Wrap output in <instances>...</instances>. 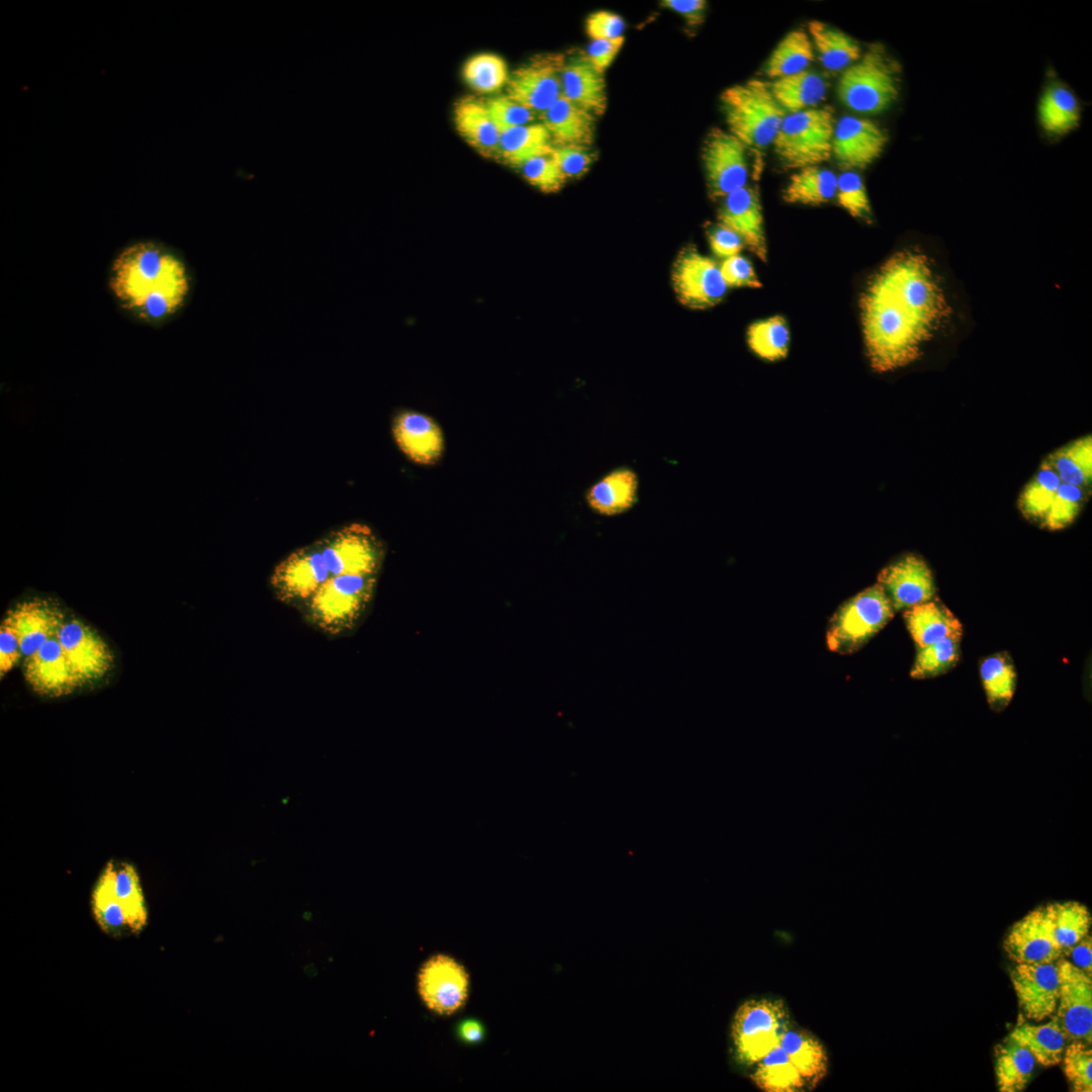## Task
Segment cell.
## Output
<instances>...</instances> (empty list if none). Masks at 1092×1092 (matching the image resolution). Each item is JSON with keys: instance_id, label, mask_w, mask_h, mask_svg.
<instances>
[{"instance_id": "cell-1", "label": "cell", "mask_w": 1092, "mask_h": 1092, "mask_svg": "<svg viewBox=\"0 0 1092 1092\" xmlns=\"http://www.w3.org/2000/svg\"><path fill=\"white\" fill-rule=\"evenodd\" d=\"M859 311L867 355L877 372L916 361L952 314L933 261L918 249L898 251L879 267L860 294Z\"/></svg>"}, {"instance_id": "cell-2", "label": "cell", "mask_w": 1092, "mask_h": 1092, "mask_svg": "<svg viewBox=\"0 0 1092 1092\" xmlns=\"http://www.w3.org/2000/svg\"><path fill=\"white\" fill-rule=\"evenodd\" d=\"M108 285L120 308L146 323L175 314L190 288L185 264L155 241L123 248L111 263Z\"/></svg>"}, {"instance_id": "cell-3", "label": "cell", "mask_w": 1092, "mask_h": 1092, "mask_svg": "<svg viewBox=\"0 0 1092 1092\" xmlns=\"http://www.w3.org/2000/svg\"><path fill=\"white\" fill-rule=\"evenodd\" d=\"M720 105L728 131L746 148L762 149L772 144L788 114L775 99L769 83L760 79L726 88L720 95Z\"/></svg>"}, {"instance_id": "cell-4", "label": "cell", "mask_w": 1092, "mask_h": 1092, "mask_svg": "<svg viewBox=\"0 0 1092 1092\" xmlns=\"http://www.w3.org/2000/svg\"><path fill=\"white\" fill-rule=\"evenodd\" d=\"M378 575H335L299 609L305 621L321 632L338 636L353 630L368 610Z\"/></svg>"}, {"instance_id": "cell-5", "label": "cell", "mask_w": 1092, "mask_h": 1092, "mask_svg": "<svg viewBox=\"0 0 1092 1092\" xmlns=\"http://www.w3.org/2000/svg\"><path fill=\"white\" fill-rule=\"evenodd\" d=\"M900 67L881 43H872L861 57L843 70L837 84L839 100L849 109L876 114L887 109L900 93Z\"/></svg>"}, {"instance_id": "cell-6", "label": "cell", "mask_w": 1092, "mask_h": 1092, "mask_svg": "<svg viewBox=\"0 0 1092 1092\" xmlns=\"http://www.w3.org/2000/svg\"><path fill=\"white\" fill-rule=\"evenodd\" d=\"M835 123L829 106L788 113L772 142L779 160L797 170L827 162L832 157Z\"/></svg>"}, {"instance_id": "cell-7", "label": "cell", "mask_w": 1092, "mask_h": 1092, "mask_svg": "<svg viewBox=\"0 0 1092 1092\" xmlns=\"http://www.w3.org/2000/svg\"><path fill=\"white\" fill-rule=\"evenodd\" d=\"M894 609L879 583L843 603L830 619L826 643L847 654L858 650L893 618Z\"/></svg>"}, {"instance_id": "cell-8", "label": "cell", "mask_w": 1092, "mask_h": 1092, "mask_svg": "<svg viewBox=\"0 0 1092 1092\" xmlns=\"http://www.w3.org/2000/svg\"><path fill=\"white\" fill-rule=\"evenodd\" d=\"M791 1026L788 1008L781 999H749L741 1003L731 1021V1039L738 1061L755 1065L779 1044Z\"/></svg>"}, {"instance_id": "cell-9", "label": "cell", "mask_w": 1092, "mask_h": 1092, "mask_svg": "<svg viewBox=\"0 0 1092 1092\" xmlns=\"http://www.w3.org/2000/svg\"><path fill=\"white\" fill-rule=\"evenodd\" d=\"M325 558L331 576L378 575L384 548L366 525L343 526L314 542Z\"/></svg>"}, {"instance_id": "cell-10", "label": "cell", "mask_w": 1092, "mask_h": 1092, "mask_svg": "<svg viewBox=\"0 0 1092 1092\" xmlns=\"http://www.w3.org/2000/svg\"><path fill=\"white\" fill-rule=\"evenodd\" d=\"M701 158L708 194L713 200L723 199L746 186V147L728 130L711 128L704 139Z\"/></svg>"}, {"instance_id": "cell-11", "label": "cell", "mask_w": 1092, "mask_h": 1092, "mask_svg": "<svg viewBox=\"0 0 1092 1092\" xmlns=\"http://www.w3.org/2000/svg\"><path fill=\"white\" fill-rule=\"evenodd\" d=\"M671 282L678 301L693 309L715 306L728 288L717 262L694 246H687L678 253L671 269Z\"/></svg>"}, {"instance_id": "cell-12", "label": "cell", "mask_w": 1092, "mask_h": 1092, "mask_svg": "<svg viewBox=\"0 0 1092 1092\" xmlns=\"http://www.w3.org/2000/svg\"><path fill=\"white\" fill-rule=\"evenodd\" d=\"M331 577L315 543L300 547L273 568L269 583L281 603L300 608Z\"/></svg>"}, {"instance_id": "cell-13", "label": "cell", "mask_w": 1092, "mask_h": 1092, "mask_svg": "<svg viewBox=\"0 0 1092 1092\" xmlns=\"http://www.w3.org/2000/svg\"><path fill=\"white\" fill-rule=\"evenodd\" d=\"M562 54L534 56L513 72L507 83V95L535 112H544L561 96Z\"/></svg>"}, {"instance_id": "cell-14", "label": "cell", "mask_w": 1092, "mask_h": 1092, "mask_svg": "<svg viewBox=\"0 0 1092 1092\" xmlns=\"http://www.w3.org/2000/svg\"><path fill=\"white\" fill-rule=\"evenodd\" d=\"M1059 978V1001L1056 1017L1073 1040L1092 1041V976L1065 958L1056 962Z\"/></svg>"}, {"instance_id": "cell-15", "label": "cell", "mask_w": 1092, "mask_h": 1092, "mask_svg": "<svg viewBox=\"0 0 1092 1092\" xmlns=\"http://www.w3.org/2000/svg\"><path fill=\"white\" fill-rule=\"evenodd\" d=\"M1003 947L1015 964L1056 963L1064 958L1045 905L1030 910L1009 929Z\"/></svg>"}, {"instance_id": "cell-16", "label": "cell", "mask_w": 1092, "mask_h": 1092, "mask_svg": "<svg viewBox=\"0 0 1092 1092\" xmlns=\"http://www.w3.org/2000/svg\"><path fill=\"white\" fill-rule=\"evenodd\" d=\"M65 655L82 687L103 677L113 664V653L102 637L80 620L65 621L58 632Z\"/></svg>"}, {"instance_id": "cell-17", "label": "cell", "mask_w": 1092, "mask_h": 1092, "mask_svg": "<svg viewBox=\"0 0 1092 1092\" xmlns=\"http://www.w3.org/2000/svg\"><path fill=\"white\" fill-rule=\"evenodd\" d=\"M877 583L887 595L894 611L928 602L936 594L930 567L923 558L914 554L905 555L883 568Z\"/></svg>"}, {"instance_id": "cell-18", "label": "cell", "mask_w": 1092, "mask_h": 1092, "mask_svg": "<svg viewBox=\"0 0 1092 1092\" xmlns=\"http://www.w3.org/2000/svg\"><path fill=\"white\" fill-rule=\"evenodd\" d=\"M886 130L872 119L843 116L834 126L832 157L845 170L864 169L883 153Z\"/></svg>"}, {"instance_id": "cell-19", "label": "cell", "mask_w": 1092, "mask_h": 1092, "mask_svg": "<svg viewBox=\"0 0 1092 1092\" xmlns=\"http://www.w3.org/2000/svg\"><path fill=\"white\" fill-rule=\"evenodd\" d=\"M419 992L425 1004L439 1014H451L465 1002L468 976L454 959L438 954L422 967Z\"/></svg>"}, {"instance_id": "cell-20", "label": "cell", "mask_w": 1092, "mask_h": 1092, "mask_svg": "<svg viewBox=\"0 0 1092 1092\" xmlns=\"http://www.w3.org/2000/svg\"><path fill=\"white\" fill-rule=\"evenodd\" d=\"M1010 979L1022 1014L1030 1020L1052 1017L1059 1001L1056 963L1016 964Z\"/></svg>"}, {"instance_id": "cell-21", "label": "cell", "mask_w": 1092, "mask_h": 1092, "mask_svg": "<svg viewBox=\"0 0 1092 1092\" xmlns=\"http://www.w3.org/2000/svg\"><path fill=\"white\" fill-rule=\"evenodd\" d=\"M58 632L33 656L23 660L27 684L38 695L51 698L70 695L82 687L65 655Z\"/></svg>"}, {"instance_id": "cell-22", "label": "cell", "mask_w": 1092, "mask_h": 1092, "mask_svg": "<svg viewBox=\"0 0 1092 1092\" xmlns=\"http://www.w3.org/2000/svg\"><path fill=\"white\" fill-rule=\"evenodd\" d=\"M722 200L717 214L718 223L737 234L751 253L766 262L767 246L757 190L746 185Z\"/></svg>"}, {"instance_id": "cell-23", "label": "cell", "mask_w": 1092, "mask_h": 1092, "mask_svg": "<svg viewBox=\"0 0 1092 1092\" xmlns=\"http://www.w3.org/2000/svg\"><path fill=\"white\" fill-rule=\"evenodd\" d=\"M5 619L19 638L24 659L33 656L65 622L59 606L38 598L24 601L10 609Z\"/></svg>"}, {"instance_id": "cell-24", "label": "cell", "mask_w": 1092, "mask_h": 1092, "mask_svg": "<svg viewBox=\"0 0 1092 1092\" xmlns=\"http://www.w3.org/2000/svg\"><path fill=\"white\" fill-rule=\"evenodd\" d=\"M392 434L403 454L418 464H434L442 456L443 433L426 415L412 411L399 413L393 420Z\"/></svg>"}, {"instance_id": "cell-25", "label": "cell", "mask_w": 1092, "mask_h": 1092, "mask_svg": "<svg viewBox=\"0 0 1092 1092\" xmlns=\"http://www.w3.org/2000/svg\"><path fill=\"white\" fill-rule=\"evenodd\" d=\"M561 95L595 116L605 113L608 104L605 77L594 68L585 53L565 58Z\"/></svg>"}, {"instance_id": "cell-26", "label": "cell", "mask_w": 1092, "mask_h": 1092, "mask_svg": "<svg viewBox=\"0 0 1092 1092\" xmlns=\"http://www.w3.org/2000/svg\"><path fill=\"white\" fill-rule=\"evenodd\" d=\"M639 476L628 466L616 467L594 482L584 493L592 512L602 517H616L630 511L638 502Z\"/></svg>"}, {"instance_id": "cell-27", "label": "cell", "mask_w": 1092, "mask_h": 1092, "mask_svg": "<svg viewBox=\"0 0 1092 1092\" xmlns=\"http://www.w3.org/2000/svg\"><path fill=\"white\" fill-rule=\"evenodd\" d=\"M540 117L553 145L592 147L595 142L596 116L562 95Z\"/></svg>"}, {"instance_id": "cell-28", "label": "cell", "mask_w": 1092, "mask_h": 1092, "mask_svg": "<svg viewBox=\"0 0 1092 1092\" xmlns=\"http://www.w3.org/2000/svg\"><path fill=\"white\" fill-rule=\"evenodd\" d=\"M453 122L461 138L476 152L486 158H498L499 132L486 107V103L467 96L453 106Z\"/></svg>"}, {"instance_id": "cell-29", "label": "cell", "mask_w": 1092, "mask_h": 1092, "mask_svg": "<svg viewBox=\"0 0 1092 1092\" xmlns=\"http://www.w3.org/2000/svg\"><path fill=\"white\" fill-rule=\"evenodd\" d=\"M904 621L917 648L963 634L959 619L936 598L905 610Z\"/></svg>"}, {"instance_id": "cell-30", "label": "cell", "mask_w": 1092, "mask_h": 1092, "mask_svg": "<svg viewBox=\"0 0 1092 1092\" xmlns=\"http://www.w3.org/2000/svg\"><path fill=\"white\" fill-rule=\"evenodd\" d=\"M779 1044L810 1087L815 1088L826 1077L827 1052L814 1033L805 1028L790 1026L783 1033Z\"/></svg>"}, {"instance_id": "cell-31", "label": "cell", "mask_w": 1092, "mask_h": 1092, "mask_svg": "<svg viewBox=\"0 0 1092 1092\" xmlns=\"http://www.w3.org/2000/svg\"><path fill=\"white\" fill-rule=\"evenodd\" d=\"M807 28L819 60L827 70L843 71L862 55L858 42L835 26L820 20H810Z\"/></svg>"}, {"instance_id": "cell-32", "label": "cell", "mask_w": 1092, "mask_h": 1092, "mask_svg": "<svg viewBox=\"0 0 1092 1092\" xmlns=\"http://www.w3.org/2000/svg\"><path fill=\"white\" fill-rule=\"evenodd\" d=\"M103 871L108 876L115 897L127 913L134 933H141L148 924L149 912L136 869L126 861L109 860Z\"/></svg>"}, {"instance_id": "cell-33", "label": "cell", "mask_w": 1092, "mask_h": 1092, "mask_svg": "<svg viewBox=\"0 0 1092 1092\" xmlns=\"http://www.w3.org/2000/svg\"><path fill=\"white\" fill-rule=\"evenodd\" d=\"M1009 1037L1027 1049L1035 1063L1043 1067L1056 1066L1062 1062L1067 1037L1056 1016L1041 1025L1019 1023Z\"/></svg>"}, {"instance_id": "cell-34", "label": "cell", "mask_w": 1092, "mask_h": 1092, "mask_svg": "<svg viewBox=\"0 0 1092 1092\" xmlns=\"http://www.w3.org/2000/svg\"><path fill=\"white\" fill-rule=\"evenodd\" d=\"M770 91L787 113L816 107L826 96V83L817 74L803 71L769 83Z\"/></svg>"}, {"instance_id": "cell-35", "label": "cell", "mask_w": 1092, "mask_h": 1092, "mask_svg": "<svg viewBox=\"0 0 1092 1092\" xmlns=\"http://www.w3.org/2000/svg\"><path fill=\"white\" fill-rule=\"evenodd\" d=\"M553 149L550 133L542 123H529L512 128L499 136L498 158L506 164L520 168L525 162Z\"/></svg>"}, {"instance_id": "cell-36", "label": "cell", "mask_w": 1092, "mask_h": 1092, "mask_svg": "<svg viewBox=\"0 0 1092 1092\" xmlns=\"http://www.w3.org/2000/svg\"><path fill=\"white\" fill-rule=\"evenodd\" d=\"M837 176L830 170L810 166L791 175L783 191L787 203L818 206L835 197Z\"/></svg>"}, {"instance_id": "cell-37", "label": "cell", "mask_w": 1092, "mask_h": 1092, "mask_svg": "<svg viewBox=\"0 0 1092 1092\" xmlns=\"http://www.w3.org/2000/svg\"><path fill=\"white\" fill-rule=\"evenodd\" d=\"M1080 105L1074 93L1063 85L1048 87L1038 102V120L1050 134L1063 135L1080 121Z\"/></svg>"}, {"instance_id": "cell-38", "label": "cell", "mask_w": 1092, "mask_h": 1092, "mask_svg": "<svg viewBox=\"0 0 1092 1092\" xmlns=\"http://www.w3.org/2000/svg\"><path fill=\"white\" fill-rule=\"evenodd\" d=\"M814 60V47L803 28L789 31L776 46L764 72L774 80L806 71Z\"/></svg>"}, {"instance_id": "cell-39", "label": "cell", "mask_w": 1092, "mask_h": 1092, "mask_svg": "<svg viewBox=\"0 0 1092 1092\" xmlns=\"http://www.w3.org/2000/svg\"><path fill=\"white\" fill-rule=\"evenodd\" d=\"M1035 1066L1031 1053L1009 1036L995 1048V1074L1000 1092L1022 1091Z\"/></svg>"}, {"instance_id": "cell-40", "label": "cell", "mask_w": 1092, "mask_h": 1092, "mask_svg": "<svg viewBox=\"0 0 1092 1092\" xmlns=\"http://www.w3.org/2000/svg\"><path fill=\"white\" fill-rule=\"evenodd\" d=\"M750 1075L753 1084L764 1092H797L806 1082L780 1044L755 1065Z\"/></svg>"}, {"instance_id": "cell-41", "label": "cell", "mask_w": 1092, "mask_h": 1092, "mask_svg": "<svg viewBox=\"0 0 1092 1092\" xmlns=\"http://www.w3.org/2000/svg\"><path fill=\"white\" fill-rule=\"evenodd\" d=\"M1045 461L1062 482L1090 491L1092 479V438L1085 436L1051 453Z\"/></svg>"}, {"instance_id": "cell-42", "label": "cell", "mask_w": 1092, "mask_h": 1092, "mask_svg": "<svg viewBox=\"0 0 1092 1092\" xmlns=\"http://www.w3.org/2000/svg\"><path fill=\"white\" fill-rule=\"evenodd\" d=\"M90 903L93 919L104 934L116 938L135 934L103 870L93 887Z\"/></svg>"}, {"instance_id": "cell-43", "label": "cell", "mask_w": 1092, "mask_h": 1092, "mask_svg": "<svg viewBox=\"0 0 1092 1092\" xmlns=\"http://www.w3.org/2000/svg\"><path fill=\"white\" fill-rule=\"evenodd\" d=\"M1045 908L1056 941L1065 958L1075 944L1089 934L1091 913L1084 904L1077 901L1048 903Z\"/></svg>"}, {"instance_id": "cell-44", "label": "cell", "mask_w": 1092, "mask_h": 1092, "mask_svg": "<svg viewBox=\"0 0 1092 1092\" xmlns=\"http://www.w3.org/2000/svg\"><path fill=\"white\" fill-rule=\"evenodd\" d=\"M1061 483L1055 470L1044 460L1020 493L1018 508L1023 517L1040 527Z\"/></svg>"}, {"instance_id": "cell-45", "label": "cell", "mask_w": 1092, "mask_h": 1092, "mask_svg": "<svg viewBox=\"0 0 1092 1092\" xmlns=\"http://www.w3.org/2000/svg\"><path fill=\"white\" fill-rule=\"evenodd\" d=\"M980 675L990 707L995 711L1004 709L1016 688V671L1010 656L1000 652L986 657L980 664Z\"/></svg>"}, {"instance_id": "cell-46", "label": "cell", "mask_w": 1092, "mask_h": 1092, "mask_svg": "<svg viewBox=\"0 0 1092 1092\" xmlns=\"http://www.w3.org/2000/svg\"><path fill=\"white\" fill-rule=\"evenodd\" d=\"M747 343L760 358L778 361L789 351L790 331L787 321L775 315L751 324L747 330Z\"/></svg>"}, {"instance_id": "cell-47", "label": "cell", "mask_w": 1092, "mask_h": 1092, "mask_svg": "<svg viewBox=\"0 0 1092 1092\" xmlns=\"http://www.w3.org/2000/svg\"><path fill=\"white\" fill-rule=\"evenodd\" d=\"M962 636H949L917 648L910 676L917 679L942 674L952 668L961 655Z\"/></svg>"}, {"instance_id": "cell-48", "label": "cell", "mask_w": 1092, "mask_h": 1092, "mask_svg": "<svg viewBox=\"0 0 1092 1092\" xmlns=\"http://www.w3.org/2000/svg\"><path fill=\"white\" fill-rule=\"evenodd\" d=\"M462 77L473 90L492 93L507 85L510 76L502 57L492 53H480L464 63Z\"/></svg>"}, {"instance_id": "cell-49", "label": "cell", "mask_w": 1092, "mask_h": 1092, "mask_svg": "<svg viewBox=\"0 0 1092 1092\" xmlns=\"http://www.w3.org/2000/svg\"><path fill=\"white\" fill-rule=\"evenodd\" d=\"M1090 491L1062 482L1041 528L1055 531L1071 525L1078 517Z\"/></svg>"}, {"instance_id": "cell-50", "label": "cell", "mask_w": 1092, "mask_h": 1092, "mask_svg": "<svg viewBox=\"0 0 1092 1092\" xmlns=\"http://www.w3.org/2000/svg\"><path fill=\"white\" fill-rule=\"evenodd\" d=\"M836 200L838 204L854 218L870 220L872 207L861 177L851 170H845L837 177Z\"/></svg>"}, {"instance_id": "cell-51", "label": "cell", "mask_w": 1092, "mask_h": 1092, "mask_svg": "<svg viewBox=\"0 0 1092 1092\" xmlns=\"http://www.w3.org/2000/svg\"><path fill=\"white\" fill-rule=\"evenodd\" d=\"M1064 1073L1077 1092L1092 1091V1050L1083 1040H1074L1064 1051Z\"/></svg>"}, {"instance_id": "cell-52", "label": "cell", "mask_w": 1092, "mask_h": 1092, "mask_svg": "<svg viewBox=\"0 0 1092 1092\" xmlns=\"http://www.w3.org/2000/svg\"><path fill=\"white\" fill-rule=\"evenodd\" d=\"M520 169L524 178L543 192L559 191L566 182L551 153L525 162Z\"/></svg>"}, {"instance_id": "cell-53", "label": "cell", "mask_w": 1092, "mask_h": 1092, "mask_svg": "<svg viewBox=\"0 0 1092 1092\" xmlns=\"http://www.w3.org/2000/svg\"><path fill=\"white\" fill-rule=\"evenodd\" d=\"M489 115L499 134L525 124L532 123L535 113L508 95L497 96L485 102Z\"/></svg>"}, {"instance_id": "cell-54", "label": "cell", "mask_w": 1092, "mask_h": 1092, "mask_svg": "<svg viewBox=\"0 0 1092 1092\" xmlns=\"http://www.w3.org/2000/svg\"><path fill=\"white\" fill-rule=\"evenodd\" d=\"M551 156L566 181L583 176L598 157L592 147L578 145H553Z\"/></svg>"}, {"instance_id": "cell-55", "label": "cell", "mask_w": 1092, "mask_h": 1092, "mask_svg": "<svg viewBox=\"0 0 1092 1092\" xmlns=\"http://www.w3.org/2000/svg\"><path fill=\"white\" fill-rule=\"evenodd\" d=\"M720 271L727 287L762 286L750 261L740 254L724 259Z\"/></svg>"}, {"instance_id": "cell-56", "label": "cell", "mask_w": 1092, "mask_h": 1092, "mask_svg": "<svg viewBox=\"0 0 1092 1092\" xmlns=\"http://www.w3.org/2000/svg\"><path fill=\"white\" fill-rule=\"evenodd\" d=\"M625 22L615 12L599 10L585 19V32L592 40L612 39L624 36Z\"/></svg>"}, {"instance_id": "cell-57", "label": "cell", "mask_w": 1092, "mask_h": 1092, "mask_svg": "<svg viewBox=\"0 0 1092 1092\" xmlns=\"http://www.w3.org/2000/svg\"><path fill=\"white\" fill-rule=\"evenodd\" d=\"M706 235L713 254L723 260L738 255L745 247L737 234L718 222L710 224Z\"/></svg>"}, {"instance_id": "cell-58", "label": "cell", "mask_w": 1092, "mask_h": 1092, "mask_svg": "<svg viewBox=\"0 0 1092 1092\" xmlns=\"http://www.w3.org/2000/svg\"><path fill=\"white\" fill-rule=\"evenodd\" d=\"M22 657L19 638L4 618L0 626V673L1 677L10 671Z\"/></svg>"}, {"instance_id": "cell-59", "label": "cell", "mask_w": 1092, "mask_h": 1092, "mask_svg": "<svg viewBox=\"0 0 1092 1092\" xmlns=\"http://www.w3.org/2000/svg\"><path fill=\"white\" fill-rule=\"evenodd\" d=\"M624 41V36L592 40L585 55L594 68L604 74L621 51Z\"/></svg>"}, {"instance_id": "cell-60", "label": "cell", "mask_w": 1092, "mask_h": 1092, "mask_svg": "<svg viewBox=\"0 0 1092 1092\" xmlns=\"http://www.w3.org/2000/svg\"><path fill=\"white\" fill-rule=\"evenodd\" d=\"M660 6L679 14L689 26L696 27L705 20L707 2L705 0H663Z\"/></svg>"}, {"instance_id": "cell-61", "label": "cell", "mask_w": 1092, "mask_h": 1092, "mask_svg": "<svg viewBox=\"0 0 1092 1092\" xmlns=\"http://www.w3.org/2000/svg\"><path fill=\"white\" fill-rule=\"evenodd\" d=\"M1067 956L1071 957L1072 961L1070 962L1072 964L1084 971L1087 975L1092 976V937L1090 934H1087L1075 944L1069 950Z\"/></svg>"}, {"instance_id": "cell-62", "label": "cell", "mask_w": 1092, "mask_h": 1092, "mask_svg": "<svg viewBox=\"0 0 1092 1092\" xmlns=\"http://www.w3.org/2000/svg\"><path fill=\"white\" fill-rule=\"evenodd\" d=\"M459 1037L468 1042L475 1043L483 1038L484 1029L483 1026L474 1019H466L462 1021L458 1026Z\"/></svg>"}]
</instances>
